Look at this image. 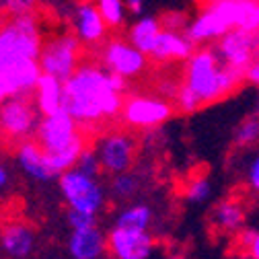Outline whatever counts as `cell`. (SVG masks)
Masks as SVG:
<instances>
[{
  "label": "cell",
  "instance_id": "cell-6",
  "mask_svg": "<svg viewBox=\"0 0 259 259\" xmlns=\"http://www.w3.org/2000/svg\"><path fill=\"white\" fill-rule=\"evenodd\" d=\"M82 136L84 132L78 127V121L64 107L46 115L39 121V130H37V142L48 154H56L64 150Z\"/></svg>",
  "mask_w": 259,
  "mask_h": 259
},
{
  "label": "cell",
  "instance_id": "cell-38",
  "mask_svg": "<svg viewBox=\"0 0 259 259\" xmlns=\"http://www.w3.org/2000/svg\"><path fill=\"white\" fill-rule=\"evenodd\" d=\"M212 3H214V0H212Z\"/></svg>",
  "mask_w": 259,
  "mask_h": 259
},
{
  "label": "cell",
  "instance_id": "cell-27",
  "mask_svg": "<svg viewBox=\"0 0 259 259\" xmlns=\"http://www.w3.org/2000/svg\"><path fill=\"white\" fill-rule=\"evenodd\" d=\"M76 169H78L80 173L89 175V177H97V175L103 171L101 160H99V154H97L95 150H91V148H87V150L82 152V156L78 158Z\"/></svg>",
  "mask_w": 259,
  "mask_h": 259
},
{
  "label": "cell",
  "instance_id": "cell-18",
  "mask_svg": "<svg viewBox=\"0 0 259 259\" xmlns=\"http://www.w3.org/2000/svg\"><path fill=\"white\" fill-rule=\"evenodd\" d=\"M107 249L105 237L91 226V229H80L70 235L68 251L74 259H99Z\"/></svg>",
  "mask_w": 259,
  "mask_h": 259
},
{
  "label": "cell",
  "instance_id": "cell-31",
  "mask_svg": "<svg viewBox=\"0 0 259 259\" xmlns=\"http://www.w3.org/2000/svg\"><path fill=\"white\" fill-rule=\"evenodd\" d=\"M247 181L253 191H259V154L251 160V165L247 169Z\"/></svg>",
  "mask_w": 259,
  "mask_h": 259
},
{
  "label": "cell",
  "instance_id": "cell-11",
  "mask_svg": "<svg viewBox=\"0 0 259 259\" xmlns=\"http://www.w3.org/2000/svg\"><path fill=\"white\" fill-rule=\"evenodd\" d=\"M103 64L113 74L134 78L146 68V54L123 39H111L103 48Z\"/></svg>",
  "mask_w": 259,
  "mask_h": 259
},
{
  "label": "cell",
  "instance_id": "cell-33",
  "mask_svg": "<svg viewBox=\"0 0 259 259\" xmlns=\"http://www.w3.org/2000/svg\"><path fill=\"white\" fill-rule=\"evenodd\" d=\"M125 9L134 15H140L144 11V0H125Z\"/></svg>",
  "mask_w": 259,
  "mask_h": 259
},
{
  "label": "cell",
  "instance_id": "cell-13",
  "mask_svg": "<svg viewBox=\"0 0 259 259\" xmlns=\"http://www.w3.org/2000/svg\"><path fill=\"white\" fill-rule=\"evenodd\" d=\"M74 29H76V37L82 44L95 46V44H101L105 39L107 33V23L101 17L99 9L93 3H82L76 9L74 15Z\"/></svg>",
  "mask_w": 259,
  "mask_h": 259
},
{
  "label": "cell",
  "instance_id": "cell-17",
  "mask_svg": "<svg viewBox=\"0 0 259 259\" xmlns=\"http://www.w3.org/2000/svg\"><path fill=\"white\" fill-rule=\"evenodd\" d=\"M17 154H19V160H21V167L31 177H35L39 181H50L52 177H56V171L50 163V156L41 148L39 142H33V140L23 142Z\"/></svg>",
  "mask_w": 259,
  "mask_h": 259
},
{
  "label": "cell",
  "instance_id": "cell-1",
  "mask_svg": "<svg viewBox=\"0 0 259 259\" xmlns=\"http://www.w3.org/2000/svg\"><path fill=\"white\" fill-rule=\"evenodd\" d=\"M123 103V97L111 87L109 70L95 64H84L64 82V109L80 125L97 127V123L113 119L121 113Z\"/></svg>",
  "mask_w": 259,
  "mask_h": 259
},
{
  "label": "cell",
  "instance_id": "cell-20",
  "mask_svg": "<svg viewBox=\"0 0 259 259\" xmlns=\"http://www.w3.org/2000/svg\"><path fill=\"white\" fill-rule=\"evenodd\" d=\"M160 23L152 17H142L140 21L134 23V27L130 29V44H132L136 50H140L142 54H152L154 50V44L160 35Z\"/></svg>",
  "mask_w": 259,
  "mask_h": 259
},
{
  "label": "cell",
  "instance_id": "cell-24",
  "mask_svg": "<svg viewBox=\"0 0 259 259\" xmlns=\"http://www.w3.org/2000/svg\"><path fill=\"white\" fill-rule=\"evenodd\" d=\"M237 146H253L259 142V117L251 115L247 119H243L237 130H235V136H233Z\"/></svg>",
  "mask_w": 259,
  "mask_h": 259
},
{
  "label": "cell",
  "instance_id": "cell-29",
  "mask_svg": "<svg viewBox=\"0 0 259 259\" xmlns=\"http://www.w3.org/2000/svg\"><path fill=\"white\" fill-rule=\"evenodd\" d=\"M35 3L37 0H0V9L9 13L11 17H19V15L33 13Z\"/></svg>",
  "mask_w": 259,
  "mask_h": 259
},
{
  "label": "cell",
  "instance_id": "cell-26",
  "mask_svg": "<svg viewBox=\"0 0 259 259\" xmlns=\"http://www.w3.org/2000/svg\"><path fill=\"white\" fill-rule=\"evenodd\" d=\"M138 189V177L132 173H121L115 175V179L111 181V191L115 193L117 198H130L134 196Z\"/></svg>",
  "mask_w": 259,
  "mask_h": 259
},
{
  "label": "cell",
  "instance_id": "cell-23",
  "mask_svg": "<svg viewBox=\"0 0 259 259\" xmlns=\"http://www.w3.org/2000/svg\"><path fill=\"white\" fill-rule=\"evenodd\" d=\"M97 9H99L101 17L105 19L107 27L117 29L123 23L125 17V0H97Z\"/></svg>",
  "mask_w": 259,
  "mask_h": 259
},
{
  "label": "cell",
  "instance_id": "cell-28",
  "mask_svg": "<svg viewBox=\"0 0 259 259\" xmlns=\"http://www.w3.org/2000/svg\"><path fill=\"white\" fill-rule=\"evenodd\" d=\"M175 99H177L179 111H183V113H193V111H198V109L202 107L200 99H198V97L193 95L185 84H181V87L175 91Z\"/></svg>",
  "mask_w": 259,
  "mask_h": 259
},
{
  "label": "cell",
  "instance_id": "cell-34",
  "mask_svg": "<svg viewBox=\"0 0 259 259\" xmlns=\"http://www.w3.org/2000/svg\"><path fill=\"white\" fill-rule=\"evenodd\" d=\"M7 185V171H5V167L0 165V189H3Z\"/></svg>",
  "mask_w": 259,
  "mask_h": 259
},
{
  "label": "cell",
  "instance_id": "cell-32",
  "mask_svg": "<svg viewBox=\"0 0 259 259\" xmlns=\"http://www.w3.org/2000/svg\"><path fill=\"white\" fill-rule=\"evenodd\" d=\"M245 80H249L251 84L259 87V62H253L251 66L247 68V72H245Z\"/></svg>",
  "mask_w": 259,
  "mask_h": 259
},
{
  "label": "cell",
  "instance_id": "cell-19",
  "mask_svg": "<svg viewBox=\"0 0 259 259\" xmlns=\"http://www.w3.org/2000/svg\"><path fill=\"white\" fill-rule=\"evenodd\" d=\"M35 95H37V107L44 115H50L64 107V82L56 76L41 74L35 87Z\"/></svg>",
  "mask_w": 259,
  "mask_h": 259
},
{
  "label": "cell",
  "instance_id": "cell-7",
  "mask_svg": "<svg viewBox=\"0 0 259 259\" xmlns=\"http://www.w3.org/2000/svg\"><path fill=\"white\" fill-rule=\"evenodd\" d=\"M60 189L72 210L95 214L103 206V189L95 183L93 177L80 173L78 169H70L60 175Z\"/></svg>",
  "mask_w": 259,
  "mask_h": 259
},
{
  "label": "cell",
  "instance_id": "cell-14",
  "mask_svg": "<svg viewBox=\"0 0 259 259\" xmlns=\"http://www.w3.org/2000/svg\"><path fill=\"white\" fill-rule=\"evenodd\" d=\"M245 204L239 198H224L214 206L210 222L222 235H239L245 226Z\"/></svg>",
  "mask_w": 259,
  "mask_h": 259
},
{
  "label": "cell",
  "instance_id": "cell-37",
  "mask_svg": "<svg viewBox=\"0 0 259 259\" xmlns=\"http://www.w3.org/2000/svg\"><path fill=\"white\" fill-rule=\"evenodd\" d=\"M243 259H247V257H243Z\"/></svg>",
  "mask_w": 259,
  "mask_h": 259
},
{
  "label": "cell",
  "instance_id": "cell-5",
  "mask_svg": "<svg viewBox=\"0 0 259 259\" xmlns=\"http://www.w3.org/2000/svg\"><path fill=\"white\" fill-rule=\"evenodd\" d=\"M78 60H80V39L76 35L64 33L50 39L44 46L39 56V66L44 74L56 76L62 82H66L80 68Z\"/></svg>",
  "mask_w": 259,
  "mask_h": 259
},
{
  "label": "cell",
  "instance_id": "cell-22",
  "mask_svg": "<svg viewBox=\"0 0 259 259\" xmlns=\"http://www.w3.org/2000/svg\"><path fill=\"white\" fill-rule=\"evenodd\" d=\"M212 196V183L206 177H191L183 187V198L189 204H204Z\"/></svg>",
  "mask_w": 259,
  "mask_h": 259
},
{
  "label": "cell",
  "instance_id": "cell-10",
  "mask_svg": "<svg viewBox=\"0 0 259 259\" xmlns=\"http://www.w3.org/2000/svg\"><path fill=\"white\" fill-rule=\"evenodd\" d=\"M255 46H257L255 33L245 31V29H233L220 39L218 56L224 62V66H229L231 70L245 76L247 68L251 66L249 62H251Z\"/></svg>",
  "mask_w": 259,
  "mask_h": 259
},
{
  "label": "cell",
  "instance_id": "cell-12",
  "mask_svg": "<svg viewBox=\"0 0 259 259\" xmlns=\"http://www.w3.org/2000/svg\"><path fill=\"white\" fill-rule=\"evenodd\" d=\"M107 249L113 259H148L154 241L146 231L115 229L107 237Z\"/></svg>",
  "mask_w": 259,
  "mask_h": 259
},
{
  "label": "cell",
  "instance_id": "cell-9",
  "mask_svg": "<svg viewBox=\"0 0 259 259\" xmlns=\"http://www.w3.org/2000/svg\"><path fill=\"white\" fill-rule=\"evenodd\" d=\"M123 121L132 127H156L173 115V105L156 97H130L121 109Z\"/></svg>",
  "mask_w": 259,
  "mask_h": 259
},
{
  "label": "cell",
  "instance_id": "cell-25",
  "mask_svg": "<svg viewBox=\"0 0 259 259\" xmlns=\"http://www.w3.org/2000/svg\"><path fill=\"white\" fill-rule=\"evenodd\" d=\"M237 247L247 259H259V231L243 229L237 237Z\"/></svg>",
  "mask_w": 259,
  "mask_h": 259
},
{
  "label": "cell",
  "instance_id": "cell-30",
  "mask_svg": "<svg viewBox=\"0 0 259 259\" xmlns=\"http://www.w3.org/2000/svg\"><path fill=\"white\" fill-rule=\"evenodd\" d=\"M68 224L72 226L74 231H80V229H91L95 226V214H89V212H80V210H72L68 212Z\"/></svg>",
  "mask_w": 259,
  "mask_h": 259
},
{
  "label": "cell",
  "instance_id": "cell-21",
  "mask_svg": "<svg viewBox=\"0 0 259 259\" xmlns=\"http://www.w3.org/2000/svg\"><path fill=\"white\" fill-rule=\"evenodd\" d=\"M152 220V210L144 204L130 206L117 216V229H132V231H146Z\"/></svg>",
  "mask_w": 259,
  "mask_h": 259
},
{
  "label": "cell",
  "instance_id": "cell-16",
  "mask_svg": "<svg viewBox=\"0 0 259 259\" xmlns=\"http://www.w3.org/2000/svg\"><path fill=\"white\" fill-rule=\"evenodd\" d=\"M0 243H3V249L11 255V257H27L33 249L35 243V235L31 231V226L21 222V220H13L7 222L0 231Z\"/></svg>",
  "mask_w": 259,
  "mask_h": 259
},
{
  "label": "cell",
  "instance_id": "cell-4",
  "mask_svg": "<svg viewBox=\"0 0 259 259\" xmlns=\"http://www.w3.org/2000/svg\"><path fill=\"white\" fill-rule=\"evenodd\" d=\"M37 127V113L29 95H15L0 103V140L27 142Z\"/></svg>",
  "mask_w": 259,
  "mask_h": 259
},
{
  "label": "cell",
  "instance_id": "cell-35",
  "mask_svg": "<svg viewBox=\"0 0 259 259\" xmlns=\"http://www.w3.org/2000/svg\"><path fill=\"white\" fill-rule=\"evenodd\" d=\"M169 259H185V257H183V255H179V253H177V255H171V257H169Z\"/></svg>",
  "mask_w": 259,
  "mask_h": 259
},
{
  "label": "cell",
  "instance_id": "cell-15",
  "mask_svg": "<svg viewBox=\"0 0 259 259\" xmlns=\"http://www.w3.org/2000/svg\"><path fill=\"white\" fill-rule=\"evenodd\" d=\"M150 56L158 62H177V60L187 62L193 56V41L187 35L177 33V31L163 29Z\"/></svg>",
  "mask_w": 259,
  "mask_h": 259
},
{
  "label": "cell",
  "instance_id": "cell-3",
  "mask_svg": "<svg viewBox=\"0 0 259 259\" xmlns=\"http://www.w3.org/2000/svg\"><path fill=\"white\" fill-rule=\"evenodd\" d=\"M41 33L33 13L11 17L0 27V70L23 60H39Z\"/></svg>",
  "mask_w": 259,
  "mask_h": 259
},
{
  "label": "cell",
  "instance_id": "cell-8",
  "mask_svg": "<svg viewBox=\"0 0 259 259\" xmlns=\"http://www.w3.org/2000/svg\"><path fill=\"white\" fill-rule=\"evenodd\" d=\"M136 148L138 142L132 134L115 130V132L103 136L97 146V154H99L101 167L109 175H121L130 167L134 165L136 158Z\"/></svg>",
  "mask_w": 259,
  "mask_h": 259
},
{
  "label": "cell",
  "instance_id": "cell-36",
  "mask_svg": "<svg viewBox=\"0 0 259 259\" xmlns=\"http://www.w3.org/2000/svg\"><path fill=\"white\" fill-rule=\"evenodd\" d=\"M233 3H247V0H233Z\"/></svg>",
  "mask_w": 259,
  "mask_h": 259
},
{
  "label": "cell",
  "instance_id": "cell-2",
  "mask_svg": "<svg viewBox=\"0 0 259 259\" xmlns=\"http://www.w3.org/2000/svg\"><path fill=\"white\" fill-rule=\"evenodd\" d=\"M241 80H245V76L224 66L220 56L212 50H200L187 60L183 84L198 97L202 105H208L231 95Z\"/></svg>",
  "mask_w": 259,
  "mask_h": 259
}]
</instances>
